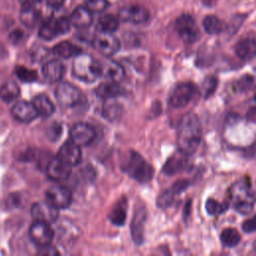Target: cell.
Instances as JSON below:
<instances>
[{"label": "cell", "mask_w": 256, "mask_h": 256, "mask_svg": "<svg viewBox=\"0 0 256 256\" xmlns=\"http://www.w3.org/2000/svg\"><path fill=\"white\" fill-rule=\"evenodd\" d=\"M32 103L34 104L36 110L38 111V114L42 115L44 117L51 116L55 111V105L46 95L41 94V95L36 96L33 99Z\"/></svg>", "instance_id": "25"}, {"label": "cell", "mask_w": 256, "mask_h": 256, "mask_svg": "<svg viewBox=\"0 0 256 256\" xmlns=\"http://www.w3.org/2000/svg\"><path fill=\"white\" fill-rule=\"evenodd\" d=\"M220 239L226 247H235L240 242V235L236 229L226 228L222 231Z\"/></svg>", "instance_id": "32"}, {"label": "cell", "mask_w": 256, "mask_h": 256, "mask_svg": "<svg viewBox=\"0 0 256 256\" xmlns=\"http://www.w3.org/2000/svg\"><path fill=\"white\" fill-rule=\"evenodd\" d=\"M188 186H189V181L186 179H181V180L176 181L170 189L177 195V194H180L181 192H183L184 190H186Z\"/></svg>", "instance_id": "39"}, {"label": "cell", "mask_w": 256, "mask_h": 256, "mask_svg": "<svg viewBox=\"0 0 256 256\" xmlns=\"http://www.w3.org/2000/svg\"><path fill=\"white\" fill-rule=\"evenodd\" d=\"M20 90L14 81H6L0 86V98L5 102H11L19 96Z\"/></svg>", "instance_id": "29"}, {"label": "cell", "mask_w": 256, "mask_h": 256, "mask_svg": "<svg viewBox=\"0 0 256 256\" xmlns=\"http://www.w3.org/2000/svg\"><path fill=\"white\" fill-rule=\"evenodd\" d=\"M39 19V12L34 4H23L20 11V20L26 27H33Z\"/></svg>", "instance_id": "27"}, {"label": "cell", "mask_w": 256, "mask_h": 256, "mask_svg": "<svg viewBox=\"0 0 256 256\" xmlns=\"http://www.w3.org/2000/svg\"><path fill=\"white\" fill-rule=\"evenodd\" d=\"M230 198L234 209L243 215L251 213L254 207V196L249 186L242 182H236L231 186Z\"/></svg>", "instance_id": "4"}, {"label": "cell", "mask_w": 256, "mask_h": 256, "mask_svg": "<svg viewBox=\"0 0 256 256\" xmlns=\"http://www.w3.org/2000/svg\"><path fill=\"white\" fill-rule=\"evenodd\" d=\"M11 113L15 119L21 122H31L39 115L34 104L24 100L15 103Z\"/></svg>", "instance_id": "17"}, {"label": "cell", "mask_w": 256, "mask_h": 256, "mask_svg": "<svg viewBox=\"0 0 256 256\" xmlns=\"http://www.w3.org/2000/svg\"><path fill=\"white\" fill-rule=\"evenodd\" d=\"M175 29L180 38L186 43H194L200 38L199 28L189 14H182L175 21Z\"/></svg>", "instance_id": "5"}, {"label": "cell", "mask_w": 256, "mask_h": 256, "mask_svg": "<svg viewBox=\"0 0 256 256\" xmlns=\"http://www.w3.org/2000/svg\"><path fill=\"white\" fill-rule=\"evenodd\" d=\"M94 128L84 122L74 124L70 129V139L79 146L89 145L95 138Z\"/></svg>", "instance_id": "12"}, {"label": "cell", "mask_w": 256, "mask_h": 256, "mask_svg": "<svg viewBox=\"0 0 256 256\" xmlns=\"http://www.w3.org/2000/svg\"><path fill=\"white\" fill-rule=\"evenodd\" d=\"M46 172L50 179L54 181H63L70 176L72 166L57 156L48 162Z\"/></svg>", "instance_id": "14"}, {"label": "cell", "mask_w": 256, "mask_h": 256, "mask_svg": "<svg viewBox=\"0 0 256 256\" xmlns=\"http://www.w3.org/2000/svg\"><path fill=\"white\" fill-rule=\"evenodd\" d=\"M236 55L245 61L251 60L256 56V36H245L234 46Z\"/></svg>", "instance_id": "18"}, {"label": "cell", "mask_w": 256, "mask_h": 256, "mask_svg": "<svg viewBox=\"0 0 256 256\" xmlns=\"http://www.w3.org/2000/svg\"><path fill=\"white\" fill-rule=\"evenodd\" d=\"M101 75L109 81L119 82L124 77V69L118 62L109 60L101 64Z\"/></svg>", "instance_id": "22"}, {"label": "cell", "mask_w": 256, "mask_h": 256, "mask_svg": "<svg viewBox=\"0 0 256 256\" xmlns=\"http://www.w3.org/2000/svg\"><path fill=\"white\" fill-rule=\"evenodd\" d=\"M123 170L133 179L140 183L149 182L154 175L153 167L137 152L130 151L124 161Z\"/></svg>", "instance_id": "2"}, {"label": "cell", "mask_w": 256, "mask_h": 256, "mask_svg": "<svg viewBox=\"0 0 256 256\" xmlns=\"http://www.w3.org/2000/svg\"><path fill=\"white\" fill-rule=\"evenodd\" d=\"M53 53L61 58H70L80 54L81 49H79L76 45L72 44L71 42L62 41L54 46Z\"/></svg>", "instance_id": "28"}, {"label": "cell", "mask_w": 256, "mask_h": 256, "mask_svg": "<svg viewBox=\"0 0 256 256\" xmlns=\"http://www.w3.org/2000/svg\"><path fill=\"white\" fill-rule=\"evenodd\" d=\"M64 65L59 60H51L42 67V74L48 83H55L62 79L64 75Z\"/></svg>", "instance_id": "20"}, {"label": "cell", "mask_w": 256, "mask_h": 256, "mask_svg": "<svg viewBox=\"0 0 256 256\" xmlns=\"http://www.w3.org/2000/svg\"><path fill=\"white\" fill-rule=\"evenodd\" d=\"M201 1L205 6H208V7H212L218 2V0H201Z\"/></svg>", "instance_id": "45"}, {"label": "cell", "mask_w": 256, "mask_h": 256, "mask_svg": "<svg viewBox=\"0 0 256 256\" xmlns=\"http://www.w3.org/2000/svg\"><path fill=\"white\" fill-rule=\"evenodd\" d=\"M96 93L99 97L109 99V98H115L123 93L121 86L118 84V82L108 81L100 84L97 89Z\"/></svg>", "instance_id": "24"}, {"label": "cell", "mask_w": 256, "mask_h": 256, "mask_svg": "<svg viewBox=\"0 0 256 256\" xmlns=\"http://www.w3.org/2000/svg\"><path fill=\"white\" fill-rule=\"evenodd\" d=\"M122 114V106L114 100V98L106 99L102 106V115L110 120L114 121L120 118Z\"/></svg>", "instance_id": "26"}, {"label": "cell", "mask_w": 256, "mask_h": 256, "mask_svg": "<svg viewBox=\"0 0 256 256\" xmlns=\"http://www.w3.org/2000/svg\"><path fill=\"white\" fill-rule=\"evenodd\" d=\"M98 29L100 32H109L113 33L119 27V18L114 15L106 14L103 15L98 21Z\"/></svg>", "instance_id": "30"}, {"label": "cell", "mask_w": 256, "mask_h": 256, "mask_svg": "<svg viewBox=\"0 0 256 256\" xmlns=\"http://www.w3.org/2000/svg\"><path fill=\"white\" fill-rule=\"evenodd\" d=\"M255 100H256V96H255Z\"/></svg>", "instance_id": "48"}, {"label": "cell", "mask_w": 256, "mask_h": 256, "mask_svg": "<svg viewBox=\"0 0 256 256\" xmlns=\"http://www.w3.org/2000/svg\"><path fill=\"white\" fill-rule=\"evenodd\" d=\"M254 146H255V147H256V143H255V145H254Z\"/></svg>", "instance_id": "47"}, {"label": "cell", "mask_w": 256, "mask_h": 256, "mask_svg": "<svg viewBox=\"0 0 256 256\" xmlns=\"http://www.w3.org/2000/svg\"><path fill=\"white\" fill-rule=\"evenodd\" d=\"M189 154L178 149L165 162L163 166V173L167 176H172L183 171L188 163Z\"/></svg>", "instance_id": "16"}, {"label": "cell", "mask_w": 256, "mask_h": 256, "mask_svg": "<svg viewBox=\"0 0 256 256\" xmlns=\"http://www.w3.org/2000/svg\"><path fill=\"white\" fill-rule=\"evenodd\" d=\"M58 210L59 209L45 200L34 203L31 207V214L35 220L51 223L58 218Z\"/></svg>", "instance_id": "13"}, {"label": "cell", "mask_w": 256, "mask_h": 256, "mask_svg": "<svg viewBox=\"0 0 256 256\" xmlns=\"http://www.w3.org/2000/svg\"><path fill=\"white\" fill-rule=\"evenodd\" d=\"M242 229L246 233H253L256 231V214L252 218L243 222Z\"/></svg>", "instance_id": "40"}, {"label": "cell", "mask_w": 256, "mask_h": 256, "mask_svg": "<svg viewBox=\"0 0 256 256\" xmlns=\"http://www.w3.org/2000/svg\"><path fill=\"white\" fill-rule=\"evenodd\" d=\"M29 237L33 243L39 247L51 244L54 237V232L49 223L35 220L29 228Z\"/></svg>", "instance_id": "11"}, {"label": "cell", "mask_w": 256, "mask_h": 256, "mask_svg": "<svg viewBox=\"0 0 256 256\" xmlns=\"http://www.w3.org/2000/svg\"><path fill=\"white\" fill-rule=\"evenodd\" d=\"M175 195L176 194L171 189L165 190L162 194L159 195V197L157 199V206L160 208H163V209L168 208L174 202Z\"/></svg>", "instance_id": "37"}, {"label": "cell", "mask_w": 256, "mask_h": 256, "mask_svg": "<svg viewBox=\"0 0 256 256\" xmlns=\"http://www.w3.org/2000/svg\"><path fill=\"white\" fill-rule=\"evenodd\" d=\"M149 11L141 5H130L124 7L119 12V18L125 22L134 24L144 23L149 19Z\"/></svg>", "instance_id": "15"}, {"label": "cell", "mask_w": 256, "mask_h": 256, "mask_svg": "<svg viewBox=\"0 0 256 256\" xmlns=\"http://www.w3.org/2000/svg\"><path fill=\"white\" fill-rule=\"evenodd\" d=\"M46 200L57 209H66L71 205L72 193L62 185H53L45 193Z\"/></svg>", "instance_id": "9"}, {"label": "cell", "mask_w": 256, "mask_h": 256, "mask_svg": "<svg viewBox=\"0 0 256 256\" xmlns=\"http://www.w3.org/2000/svg\"><path fill=\"white\" fill-rule=\"evenodd\" d=\"M64 0H47V3L52 7H59L62 5Z\"/></svg>", "instance_id": "44"}, {"label": "cell", "mask_w": 256, "mask_h": 256, "mask_svg": "<svg viewBox=\"0 0 256 256\" xmlns=\"http://www.w3.org/2000/svg\"><path fill=\"white\" fill-rule=\"evenodd\" d=\"M145 220L146 210L144 208H139L135 213L133 221L131 223V235L136 244H141L143 242Z\"/></svg>", "instance_id": "21"}, {"label": "cell", "mask_w": 256, "mask_h": 256, "mask_svg": "<svg viewBox=\"0 0 256 256\" xmlns=\"http://www.w3.org/2000/svg\"><path fill=\"white\" fill-rule=\"evenodd\" d=\"M38 254H40V255H49V256H53V255H59V252L57 251L56 248H54L53 246H51V244H48V245L39 247Z\"/></svg>", "instance_id": "41"}, {"label": "cell", "mask_w": 256, "mask_h": 256, "mask_svg": "<svg viewBox=\"0 0 256 256\" xmlns=\"http://www.w3.org/2000/svg\"><path fill=\"white\" fill-rule=\"evenodd\" d=\"M253 80H254V79H253L252 77H250V76H245V77H243V78L240 79V81L238 82V85H239V87H240L241 90H242V89H247V87H249L250 83H252Z\"/></svg>", "instance_id": "43"}, {"label": "cell", "mask_w": 256, "mask_h": 256, "mask_svg": "<svg viewBox=\"0 0 256 256\" xmlns=\"http://www.w3.org/2000/svg\"><path fill=\"white\" fill-rule=\"evenodd\" d=\"M71 25L77 28H87L93 22L92 12L86 7H78L76 8L70 17Z\"/></svg>", "instance_id": "23"}, {"label": "cell", "mask_w": 256, "mask_h": 256, "mask_svg": "<svg viewBox=\"0 0 256 256\" xmlns=\"http://www.w3.org/2000/svg\"><path fill=\"white\" fill-rule=\"evenodd\" d=\"M73 75L81 81L93 82L101 75V64L88 54L75 56L72 65Z\"/></svg>", "instance_id": "3"}, {"label": "cell", "mask_w": 256, "mask_h": 256, "mask_svg": "<svg viewBox=\"0 0 256 256\" xmlns=\"http://www.w3.org/2000/svg\"><path fill=\"white\" fill-rule=\"evenodd\" d=\"M217 84H218V80L216 77L214 76H208L204 79L202 85H201V94L204 98H208L210 97L214 91L217 88Z\"/></svg>", "instance_id": "34"}, {"label": "cell", "mask_w": 256, "mask_h": 256, "mask_svg": "<svg viewBox=\"0 0 256 256\" xmlns=\"http://www.w3.org/2000/svg\"><path fill=\"white\" fill-rule=\"evenodd\" d=\"M55 96L58 103L66 108L77 105L81 100L80 90L68 82H63L56 88Z\"/></svg>", "instance_id": "8"}, {"label": "cell", "mask_w": 256, "mask_h": 256, "mask_svg": "<svg viewBox=\"0 0 256 256\" xmlns=\"http://www.w3.org/2000/svg\"><path fill=\"white\" fill-rule=\"evenodd\" d=\"M60 159L70 164L71 166H75L80 163L82 158V153L80 146L74 143L73 141L65 142L59 149L58 155Z\"/></svg>", "instance_id": "19"}, {"label": "cell", "mask_w": 256, "mask_h": 256, "mask_svg": "<svg viewBox=\"0 0 256 256\" xmlns=\"http://www.w3.org/2000/svg\"><path fill=\"white\" fill-rule=\"evenodd\" d=\"M70 26V20L65 17L50 18L40 26L39 36L44 40H52L57 36L68 32Z\"/></svg>", "instance_id": "7"}, {"label": "cell", "mask_w": 256, "mask_h": 256, "mask_svg": "<svg viewBox=\"0 0 256 256\" xmlns=\"http://www.w3.org/2000/svg\"><path fill=\"white\" fill-rule=\"evenodd\" d=\"M245 16L246 15H235L234 17H233V19H231V21H230V24H229V30L230 31H236L237 29H238V27L241 25V23L243 22V20H244V18H245Z\"/></svg>", "instance_id": "42"}, {"label": "cell", "mask_w": 256, "mask_h": 256, "mask_svg": "<svg viewBox=\"0 0 256 256\" xmlns=\"http://www.w3.org/2000/svg\"><path fill=\"white\" fill-rule=\"evenodd\" d=\"M23 4H35L39 0H20Z\"/></svg>", "instance_id": "46"}, {"label": "cell", "mask_w": 256, "mask_h": 256, "mask_svg": "<svg viewBox=\"0 0 256 256\" xmlns=\"http://www.w3.org/2000/svg\"><path fill=\"white\" fill-rule=\"evenodd\" d=\"M201 136L202 129L198 116L194 113L185 114L178 125V149L189 155L194 153L200 144Z\"/></svg>", "instance_id": "1"}, {"label": "cell", "mask_w": 256, "mask_h": 256, "mask_svg": "<svg viewBox=\"0 0 256 256\" xmlns=\"http://www.w3.org/2000/svg\"><path fill=\"white\" fill-rule=\"evenodd\" d=\"M85 6L92 13H100L108 8L109 2L107 0H86Z\"/></svg>", "instance_id": "38"}, {"label": "cell", "mask_w": 256, "mask_h": 256, "mask_svg": "<svg viewBox=\"0 0 256 256\" xmlns=\"http://www.w3.org/2000/svg\"><path fill=\"white\" fill-rule=\"evenodd\" d=\"M94 48L104 56H111L120 49V41L109 32H99L93 39Z\"/></svg>", "instance_id": "10"}, {"label": "cell", "mask_w": 256, "mask_h": 256, "mask_svg": "<svg viewBox=\"0 0 256 256\" xmlns=\"http://www.w3.org/2000/svg\"><path fill=\"white\" fill-rule=\"evenodd\" d=\"M15 74L23 82H33L37 79L36 71L28 69L23 66H18L15 69Z\"/></svg>", "instance_id": "35"}, {"label": "cell", "mask_w": 256, "mask_h": 256, "mask_svg": "<svg viewBox=\"0 0 256 256\" xmlns=\"http://www.w3.org/2000/svg\"><path fill=\"white\" fill-rule=\"evenodd\" d=\"M203 27L205 31L211 35L219 34L223 29L221 21L214 15H208L203 19Z\"/></svg>", "instance_id": "33"}, {"label": "cell", "mask_w": 256, "mask_h": 256, "mask_svg": "<svg viewBox=\"0 0 256 256\" xmlns=\"http://www.w3.org/2000/svg\"><path fill=\"white\" fill-rule=\"evenodd\" d=\"M196 90V86L191 82L178 83L169 95V105L173 108H182L186 106L195 95Z\"/></svg>", "instance_id": "6"}, {"label": "cell", "mask_w": 256, "mask_h": 256, "mask_svg": "<svg viewBox=\"0 0 256 256\" xmlns=\"http://www.w3.org/2000/svg\"><path fill=\"white\" fill-rule=\"evenodd\" d=\"M205 208L209 215H219L227 209V204L219 203L214 199H208L205 203Z\"/></svg>", "instance_id": "36"}, {"label": "cell", "mask_w": 256, "mask_h": 256, "mask_svg": "<svg viewBox=\"0 0 256 256\" xmlns=\"http://www.w3.org/2000/svg\"><path fill=\"white\" fill-rule=\"evenodd\" d=\"M126 201L121 200L109 213V220L115 225H122L126 219Z\"/></svg>", "instance_id": "31"}]
</instances>
